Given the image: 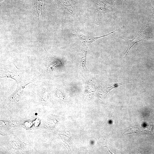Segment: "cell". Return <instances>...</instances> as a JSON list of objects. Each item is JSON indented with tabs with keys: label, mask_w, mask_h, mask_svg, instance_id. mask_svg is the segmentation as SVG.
Segmentation results:
<instances>
[{
	"label": "cell",
	"mask_w": 154,
	"mask_h": 154,
	"mask_svg": "<svg viewBox=\"0 0 154 154\" xmlns=\"http://www.w3.org/2000/svg\"><path fill=\"white\" fill-rule=\"evenodd\" d=\"M153 14L151 15L146 24L137 33L133 38L131 40L126 39L122 37L127 43L128 47L121 59V63L123 61L125 62V58L128 54L130 49L136 43L141 41L150 40L153 38L152 30V21L151 19Z\"/></svg>",
	"instance_id": "cell-1"
},
{
	"label": "cell",
	"mask_w": 154,
	"mask_h": 154,
	"mask_svg": "<svg viewBox=\"0 0 154 154\" xmlns=\"http://www.w3.org/2000/svg\"><path fill=\"white\" fill-rule=\"evenodd\" d=\"M45 51L46 53V57L44 73L49 74L52 73L54 69L61 67L63 64V60L54 58Z\"/></svg>",
	"instance_id": "cell-2"
},
{
	"label": "cell",
	"mask_w": 154,
	"mask_h": 154,
	"mask_svg": "<svg viewBox=\"0 0 154 154\" xmlns=\"http://www.w3.org/2000/svg\"><path fill=\"white\" fill-rule=\"evenodd\" d=\"M118 29H117L108 34L96 37H92L90 36L85 35L79 31H76L75 33L72 35V37L81 40L82 42L83 45L86 46V47L88 48V46L90 44L97 39L113 33Z\"/></svg>",
	"instance_id": "cell-3"
},
{
	"label": "cell",
	"mask_w": 154,
	"mask_h": 154,
	"mask_svg": "<svg viewBox=\"0 0 154 154\" xmlns=\"http://www.w3.org/2000/svg\"><path fill=\"white\" fill-rule=\"evenodd\" d=\"M60 5L70 13H75L74 0H57Z\"/></svg>",
	"instance_id": "cell-4"
},
{
	"label": "cell",
	"mask_w": 154,
	"mask_h": 154,
	"mask_svg": "<svg viewBox=\"0 0 154 154\" xmlns=\"http://www.w3.org/2000/svg\"><path fill=\"white\" fill-rule=\"evenodd\" d=\"M98 10V21H100L102 16L107 11V9L106 5L101 1H98L96 3Z\"/></svg>",
	"instance_id": "cell-5"
},
{
	"label": "cell",
	"mask_w": 154,
	"mask_h": 154,
	"mask_svg": "<svg viewBox=\"0 0 154 154\" xmlns=\"http://www.w3.org/2000/svg\"><path fill=\"white\" fill-rule=\"evenodd\" d=\"M4 0H0V2H1L3 1Z\"/></svg>",
	"instance_id": "cell-6"
}]
</instances>
